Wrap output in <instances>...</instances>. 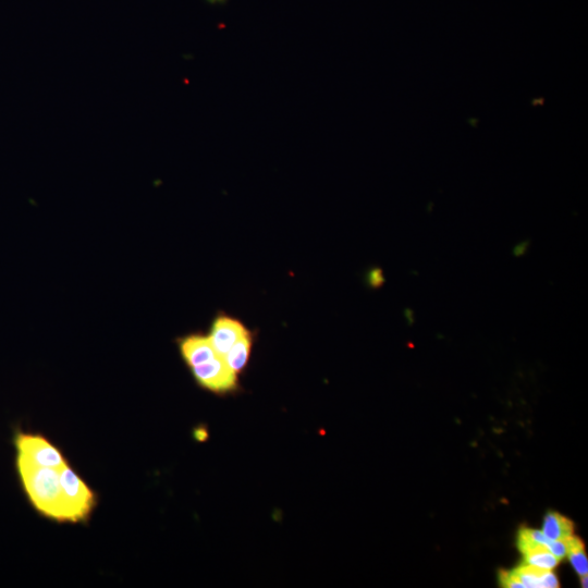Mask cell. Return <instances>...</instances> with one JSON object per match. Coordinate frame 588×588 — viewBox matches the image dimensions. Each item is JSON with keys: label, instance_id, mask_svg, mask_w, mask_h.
I'll return each mask as SVG.
<instances>
[{"label": "cell", "instance_id": "cell-1", "mask_svg": "<svg viewBox=\"0 0 588 588\" xmlns=\"http://www.w3.org/2000/svg\"><path fill=\"white\" fill-rule=\"evenodd\" d=\"M16 469L24 494L40 516L59 524L71 523L59 471L39 467L20 456L16 457Z\"/></svg>", "mask_w": 588, "mask_h": 588}, {"label": "cell", "instance_id": "cell-2", "mask_svg": "<svg viewBox=\"0 0 588 588\" xmlns=\"http://www.w3.org/2000/svg\"><path fill=\"white\" fill-rule=\"evenodd\" d=\"M61 489L67 502L71 524H87L98 505V496L70 467L59 471Z\"/></svg>", "mask_w": 588, "mask_h": 588}, {"label": "cell", "instance_id": "cell-3", "mask_svg": "<svg viewBox=\"0 0 588 588\" xmlns=\"http://www.w3.org/2000/svg\"><path fill=\"white\" fill-rule=\"evenodd\" d=\"M14 445L17 456L39 467L60 471L69 465L64 453L42 434L17 430L14 435Z\"/></svg>", "mask_w": 588, "mask_h": 588}, {"label": "cell", "instance_id": "cell-4", "mask_svg": "<svg viewBox=\"0 0 588 588\" xmlns=\"http://www.w3.org/2000/svg\"><path fill=\"white\" fill-rule=\"evenodd\" d=\"M190 371L196 385L212 394L225 396L239 389L238 374L229 369L222 357L192 367Z\"/></svg>", "mask_w": 588, "mask_h": 588}, {"label": "cell", "instance_id": "cell-5", "mask_svg": "<svg viewBox=\"0 0 588 588\" xmlns=\"http://www.w3.org/2000/svg\"><path fill=\"white\" fill-rule=\"evenodd\" d=\"M249 333L250 330L237 318L220 313L212 322L208 338L216 353L223 358L238 340Z\"/></svg>", "mask_w": 588, "mask_h": 588}, {"label": "cell", "instance_id": "cell-6", "mask_svg": "<svg viewBox=\"0 0 588 588\" xmlns=\"http://www.w3.org/2000/svg\"><path fill=\"white\" fill-rule=\"evenodd\" d=\"M176 343L180 357L189 369L219 357L208 335L202 333L178 337Z\"/></svg>", "mask_w": 588, "mask_h": 588}, {"label": "cell", "instance_id": "cell-7", "mask_svg": "<svg viewBox=\"0 0 588 588\" xmlns=\"http://www.w3.org/2000/svg\"><path fill=\"white\" fill-rule=\"evenodd\" d=\"M520 580L523 588H557L559 581L551 570H541L524 565L512 571Z\"/></svg>", "mask_w": 588, "mask_h": 588}, {"label": "cell", "instance_id": "cell-8", "mask_svg": "<svg viewBox=\"0 0 588 588\" xmlns=\"http://www.w3.org/2000/svg\"><path fill=\"white\" fill-rule=\"evenodd\" d=\"M519 547L524 555L525 565L551 571L558 566L559 560L550 553L546 546L519 542Z\"/></svg>", "mask_w": 588, "mask_h": 588}, {"label": "cell", "instance_id": "cell-9", "mask_svg": "<svg viewBox=\"0 0 588 588\" xmlns=\"http://www.w3.org/2000/svg\"><path fill=\"white\" fill-rule=\"evenodd\" d=\"M253 348V336L249 334L238 340L234 346L223 357L229 369L236 374H241L248 366Z\"/></svg>", "mask_w": 588, "mask_h": 588}, {"label": "cell", "instance_id": "cell-10", "mask_svg": "<svg viewBox=\"0 0 588 588\" xmlns=\"http://www.w3.org/2000/svg\"><path fill=\"white\" fill-rule=\"evenodd\" d=\"M542 532L550 541L566 539L573 536V524L558 513H549L544 521Z\"/></svg>", "mask_w": 588, "mask_h": 588}, {"label": "cell", "instance_id": "cell-11", "mask_svg": "<svg viewBox=\"0 0 588 588\" xmlns=\"http://www.w3.org/2000/svg\"><path fill=\"white\" fill-rule=\"evenodd\" d=\"M572 563L575 571H577L581 577L588 573V560L584 551V546L580 539L574 536L571 539V545L569 553L567 555Z\"/></svg>", "mask_w": 588, "mask_h": 588}, {"label": "cell", "instance_id": "cell-12", "mask_svg": "<svg viewBox=\"0 0 588 588\" xmlns=\"http://www.w3.org/2000/svg\"><path fill=\"white\" fill-rule=\"evenodd\" d=\"M572 537L573 536L566 539H558V541H551L547 546V549L558 560H561L565 558L569 553Z\"/></svg>", "mask_w": 588, "mask_h": 588}, {"label": "cell", "instance_id": "cell-13", "mask_svg": "<svg viewBox=\"0 0 588 588\" xmlns=\"http://www.w3.org/2000/svg\"><path fill=\"white\" fill-rule=\"evenodd\" d=\"M371 284L373 286H378L383 283V275L381 271H374L370 276Z\"/></svg>", "mask_w": 588, "mask_h": 588}, {"label": "cell", "instance_id": "cell-14", "mask_svg": "<svg viewBox=\"0 0 588 588\" xmlns=\"http://www.w3.org/2000/svg\"><path fill=\"white\" fill-rule=\"evenodd\" d=\"M526 250H528V243L523 242L517 245L516 249H514V254L521 256L526 252Z\"/></svg>", "mask_w": 588, "mask_h": 588}, {"label": "cell", "instance_id": "cell-15", "mask_svg": "<svg viewBox=\"0 0 588 588\" xmlns=\"http://www.w3.org/2000/svg\"><path fill=\"white\" fill-rule=\"evenodd\" d=\"M204 2L210 6H225L229 0H204Z\"/></svg>", "mask_w": 588, "mask_h": 588}, {"label": "cell", "instance_id": "cell-16", "mask_svg": "<svg viewBox=\"0 0 588 588\" xmlns=\"http://www.w3.org/2000/svg\"><path fill=\"white\" fill-rule=\"evenodd\" d=\"M582 586L583 587H587V575H583L582 577Z\"/></svg>", "mask_w": 588, "mask_h": 588}]
</instances>
